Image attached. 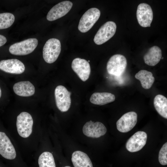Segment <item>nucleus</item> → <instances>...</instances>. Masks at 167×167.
Here are the masks:
<instances>
[{
	"label": "nucleus",
	"instance_id": "obj_16",
	"mask_svg": "<svg viewBox=\"0 0 167 167\" xmlns=\"http://www.w3.org/2000/svg\"><path fill=\"white\" fill-rule=\"evenodd\" d=\"M13 89L16 95L21 96H31L35 92L34 86L28 81H20L15 83L13 86Z\"/></svg>",
	"mask_w": 167,
	"mask_h": 167
},
{
	"label": "nucleus",
	"instance_id": "obj_13",
	"mask_svg": "<svg viewBox=\"0 0 167 167\" xmlns=\"http://www.w3.org/2000/svg\"><path fill=\"white\" fill-rule=\"evenodd\" d=\"M71 67L82 81H85L89 78L91 68L89 62L86 60L80 58H75L72 62Z\"/></svg>",
	"mask_w": 167,
	"mask_h": 167
},
{
	"label": "nucleus",
	"instance_id": "obj_17",
	"mask_svg": "<svg viewBox=\"0 0 167 167\" xmlns=\"http://www.w3.org/2000/svg\"><path fill=\"white\" fill-rule=\"evenodd\" d=\"M162 57L161 50L157 46L150 48L144 55L143 59L147 65L154 66L158 63Z\"/></svg>",
	"mask_w": 167,
	"mask_h": 167
},
{
	"label": "nucleus",
	"instance_id": "obj_11",
	"mask_svg": "<svg viewBox=\"0 0 167 167\" xmlns=\"http://www.w3.org/2000/svg\"><path fill=\"white\" fill-rule=\"evenodd\" d=\"M73 6L71 1L62 2L54 6L48 12L46 18L49 21H53L58 19L66 14Z\"/></svg>",
	"mask_w": 167,
	"mask_h": 167
},
{
	"label": "nucleus",
	"instance_id": "obj_26",
	"mask_svg": "<svg viewBox=\"0 0 167 167\" xmlns=\"http://www.w3.org/2000/svg\"><path fill=\"white\" fill-rule=\"evenodd\" d=\"M1 95H2V92H1V90L0 87V98L1 97Z\"/></svg>",
	"mask_w": 167,
	"mask_h": 167
},
{
	"label": "nucleus",
	"instance_id": "obj_12",
	"mask_svg": "<svg viewBox=\"0 0 167 167\" xmlns=\"http://www.w3.org/2000/svg\"><path fill=\"white\" fill-rule=\"evenodd\" d=\"M147 138V134L143 131H138L135 133L128 140L126 148L131 152H138L145 145Z\"/></svg>",
	"mask_w": 167,
	"mask_h": 167
},
{
	"label": "nucleus",
	"instance_id": "obj_24",
	"mask_svg": "<svg viewBox=\"0 0 167 167\" xmlns=\"http://www.w3.org/2000/svg\"><path fill=\"white\" fill-rule=\"evenodd\" d=\"M167 143H165L160 150L158 156L160 163L162 165L167 164Z\"/></svg>",
	"mask_w": 167,
	"mask_h": 167
},
{
	"label": "nucleus",
	"instance_id": "obj_10",
	"mask_svg": "<svg viewBox=\"0 0 167 167\" xmlns=\"http://www.w3.org/2000/svg\"><path fill=\"white\" fill-rule=\"evenodd\" d=\"M107 132L105 126L101 122H87L83 127V132L86 136L93 138H98L105 135Z\"/></svg>",
	"mask_w": 167,
	"mask_h": 167
},
{
	"label": "nucleus",
	"instance_id": "obj_18",
	"mask_svg": "<svg viewBox=\"0 0 167 167\" xmlns=\"http://www.w3.org/2000/svg\"><path fill=\"white\" fill-rule=\"evenodd\" d=\"M71 161L74 167H93L88 156L81 151H76L73 152Z\"/></svg>",
	"mask_w": 167,
	"mask_h": 167
},
{
	"label": "nucleus",
	"instance_id": "obj_1",
	"mask_svg": "<svg viewBox=\"0 0 167 167\" xmlns=\"http://www.w3.org/2000/svg\"><path fill=\"white\" fill-rule=\"evenodd\" d=\"M61 51V44L58 39L52 38L45 44L43 49V57L46 62L52 63L58 58Z\"/></svg>",
	"mask_w": 167,
	"mask_h": 167
},
{
	"label": "nucleus",
	"instance_id": "obj_23",
	"mask_svg": "<svg viewBox=\"0 0 167 167\" xmlns=\"http://www.w3.org/2000/svg\"><path fill=\"white\" fill-rule=\"evenodd\" d=\"M15 20L14 15L10 13H0V29L7 28L11 27Z\"/></svg>",
	"mask_w": 167,
	"mask_h": 167
},
{
	"label": "nucleus",
	"instance_id": "obj_7",
	"mask_svg": "<svg viewBox=\"0 0 167 167\" xmlns=\"http://www.w3.org/2000/svg\"><path fill=\"white\" fill-rule=\"evenodd\" d=\"M116 24L109 21L103 24L96 34L93 39L95 43L101 45L107 41L114 35L116 30Z\"/></svg>",
	"mask_w": 167,
	"mask_h": 167
},
{
	"label": "nucleus",
	"instance_id": "obj_20",
	"mask_svg": "<svg viewBox=\"0 0 167 167\" xmlns=\"http://www.w3.org/2000/svg\"><path fill=\"white\" fill-rule=\"evenodd\" d=\"M135 78L139 80L142 87L145 89L150 88L155 80L152 73L145 70H141L136 73Z\"/></svg>",
	"mask_w": 167,
	"mask_h": 167
},
{
	"label": "nucleus",
	"instance_id": "obj_21",
	"mask_svg": "<svg viewBox=\"0 0 167 167\" xmlns=\"http://www.w3.org/2000/svg\"><path fill=\"white\" fill-rule=\"evenodd\" d=\"M153 104L155 108L158 113L163 117L167 118V99L161 95L156 96Z\"/></svg>",
	"mask_w": 167,
	"mask_h": 167
},
{
	"label": "nucleus",
	"instance_id": "obj_2",
	"mask_svg": "<svg viewBox=\"0 0 167 167\" xmlns=\"http://www.w3.org/2000/svg\"><path fill=\"white\" fill-rule=\"evenodd\" d=\"M38 43L36 38H29L12 44L10 47L9 51L11 54L14 55H27L34 50Z\"/></svg>",
	"mask_w": 167,
	"mask_h": 167
},
{
	"label": "nucleus",
	"instance_id": "obj_28",
	"mask_svg": "<svg viewBox=\"0 0 167 167\" xmlns=\"http://www.w3.org/2000/svg\"><path fill=\"white\" fill-rule=\"evenodd\" d=\"M163 57H161V59H163Z\"/></svg>",
	"mask_w": 167,
	"mask_h": 167
},
{
	"label": "nucleus",
	"instance_id": "obj_14",
	"mask_svg": "<svg viewBox=\"0 0 167 167\" xmlns=\"http://www.w3.org/2000/svg\"><path fill=\"white\" fill-rule=\"evenodd\" d=\"M0 69L6 72L12 74L22 73L25 70L23 63L16 59L4 60L0 61Z\"/></svg>",
	"mask_w": 167,
	"mask_h": 167
},
{
	"label": "nucleus",
	"instance_id": "obj_9",
	"mask_svg": "<svg viewBox=\"0 0 167 167\" xmlns=\"http://www.w3.org/2000/svg\"><path fill=\"white\" fill-rule=\"evenodd\" d=\"M137 121V115L133 111L127 112L123 114L117 121L118 130L122 133L127 132L135 126Z\"/></svg>",
	"mask_w": 167,
	"mask_h": 167
},
{
	"label": "nucleus",
	"instance_id": "obj_15",
	"mask_svg": "<svg viewBox=\"0 0 167 167\" xmlns=\"http://www.w3.org/2000/svg\"><path fill=\"white\" fill-rule=\"evenodd\" d=\"M0 154L4 158L13 160L16 156L15 148L10 139L3 132H0Z\"/></svg>",
	"mask_w": 167,
	"mask_h": 167
},
{
	"label": "nucleus",
	"instance_id": "obj_6",
	"mask_svg": "<svg viewBox=\"0 0 167 167\" xmlns=\"http://www.w3.org/2000/svg\"><path fill=\"white\" fill-rule=\"evenodd\" d=\"M71 93L64 86L58 85L55 89L54 95L58 108L62 112L67 111L71 103Z\"/></svg>",
	"mask_w": 167,
	"mask_h": 167
},
{
	"label": "nucleus",
	"instance_id": "obj_27",
	"mask_svg": "<svg viewBox=\"0 0 167 167\" xmlns=\"http://www.w3.org/2000/svg\"><path fill=\"white\" fill-rule=\"evenodd\" d=\"M64 167H70L69 166H65Z\"/></svg>",
	"mask_w": 167,
	"mask_h": 167
},
{
	"label": "nucleus",
	"instance_id": "obj_5",
	"mask_svg": "<svg viewBox=\"0 0 167 167\" xmlns=\"http://www.w3.org/2000/svg\"><path fill=\"white\" fill-rule=\"evenodd\" d=\"M127 66L125 57L120 54L112 56L107 64V70L108 73L115 76L121 75L125 71Z\"/></svg>",
	"mask_w": 167,
	"mask_h": 167
},
{
	"label": "nucleus",
	"instance_id": "obj_8",
	"mask_svg": "<svg viewBox=\"0 0 167 167\" xmlns=\"http://www.w3.org/2000/svg\"><path fill=\"white\" fill-rule=\"evenodd\" d=\"M136 17L139 24L143 27H150L153 18L152 10L148 4H140L138 6Z\"/></svg>",
	"mask_w": 167,
	"mask_h": 167
},
{
	"label": "nucleus",
	"instance_id": "obj_3",
	"mask_svg": "<svg viewBox=\"0 0 167 167\" xmlns=\"http://www.w3.org/2000/svg\"><path fill=\"white\" fill-rule=\"evenodd\" d=\"M101 14L100 11L96 8L88 10L81 17L78 25V29L81 32L88 31L99 19Z\"/></svg>",
	"mask_w": 167,
	"mask_h": 167
},
{
	"label": "nucleus",
	"instance_id": "obj_22",
	"mask_svg": "<svg viewBox=\"0 0 167 167\" xmlns=\"http://www.w3.org/2000/svg\"><path fill=\"white\" fill-rule=\"evenodd\" d=\"M38 162L39 167H56L53 155L48 152H44L40 156Z\"/></svg>",
	"mask_w": 167,
	"mask_h": 167
},
{
	"label": "nucleus",
	"instance_id": "obj_25",
	"mask_svg": "<svg viewBox=\"0 0 167 167\" xmlns=\"http://www.w3.org/2000/svg\"><path fill=\"white\" fill-rule=\"evenodd\" d=\"M6 41V37L0 34V47L4 45Z\"/></svg>",
	"mask_w": 167,
	"mask_h": 167
},
{
	"label": "nucleus",
	"instance_id": "obj_4",
	"mask_svg": "<svg viewBox=\"0 0 167 167\" xmlns=\"http://www.w3.org/2000/svg\"><path fill=\"white\" fill-rule=\"evenodd\" d=\"M16 127L18 132L21 137H28L32 132L33 120L29 113L23 112L17 117Z\"/></svg>",
	"mask_w": 167,
	"mask_h": 167
},
{
	"label": "nucleus",
	"instance_id": "obj_19",
	"mask_svg": "<svg viewBox=\"0 0 167 167\" xmlns=\"http://www.w3.org/2000/svg\"><path fill=\"white\" fill-rule=\"evenodd\" d=\"M115 99L114 95L110 93L95 92L91 96L90 101L93 104L102 105L112 102Z\"/></svg>",
	"mask_w": 167,
	"mask_h": 167
}]
</instances>
